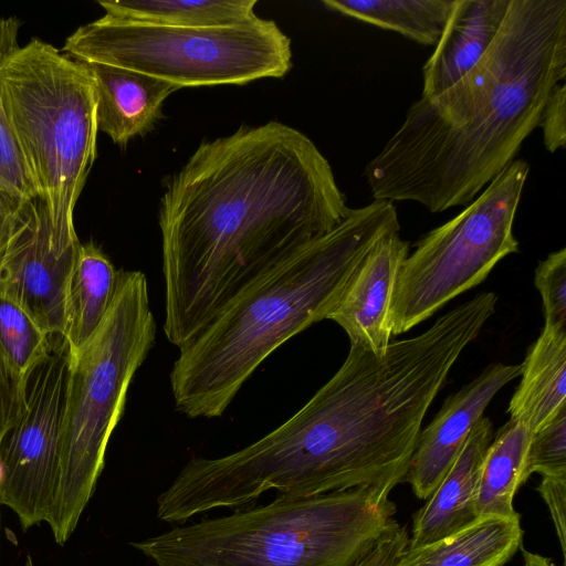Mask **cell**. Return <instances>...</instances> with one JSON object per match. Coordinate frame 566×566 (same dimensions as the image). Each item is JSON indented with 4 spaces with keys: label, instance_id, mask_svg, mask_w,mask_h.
I'll list each match as a JSON object with an SVG mask.
<instances>
[{
    "label": "cell",
    "instance_id": "obj_1",
    "mask_svg": "<svg viewBox=\"0 0 566 566\" xmlns=\"http://www.w3.org/2000/svg\"><path fill=\"white\" fill-rule=\"evenodd\" d=\"M352 208L328 160L280 122L202 142L160 198L164 332L178 348Z\"/></svg>",
    "mask_w": 566,
    "mask_h": 566
},
{
    "label": "cell",
    "instance_id": "obj_2",
    "mask_svg": "<svg viewBox=\"0 0 566 566\" xmlns=\"http://www.w3.org/2000/svg\"><path fill=\"white\" fill-rule=\"evenodd\" d=\"M566 76V0H511L482 59L444 92L420 97L366 165L374 200L432 213L468 206L515 158Z\"/></svg>",
    "mask_w": 566,
    "mask_h": 566
},
{
    "label": "cell",
    "instance_id": "obj_3",
    "mask_svg": "<svg viewBox=\"0 0 566 566\" xmlns=\"http://www.w3.org/2000/svg\"><path fill=\"white\" fill-rule=\"evenodd\" d=\"M399 230L394 203L374 200L263 274L179 348L170 373L176 409L222 416L275 349L328 317L364 256Z\"/></svg>",
    "mask_w": 566,
    "mask_h": 566
},
{
    "label": "cell",
    "instance_id": "obj_4",
    "mask_svg": "<svg viewBox=\"0 0 566 566\" xmlns=\"http://www.w3.org/2000/svg\"><path fill=\"white\" fill-rule=\"evenodd\" d=\"M389 494L279 495L129 544L156 566H354L396 522Z\"/></svg>",
    "mask_w": 566,
    "mask_h": 566
},
{
    "label": "cell",
    "instance_id": "obj_5",
    "mask_svg": "<svg viewBox=\"0 0 566 566\" xmlns=\"http://www.w3.org/2000/svg\"><path fill=\"white\" fill-rule=\"evenodd\" d=\"M0 93L53 234L78 243L74 208L97 155L91 73L33 38L0 64Z\"/></svg>",
    "mask_w": 566,
    "mask_h": 566
},
{
    "label": "cell",
    "instance_id": "obj_6",
    "mask_svg": "<svg viewBox=\"0 0 566 566\" xmlns=\"http://www.w3.org/2000/svg\"><path fill=\"white\" fill-rule=\"evenodd\" d=\"M155 339L146 275L119 271L108 312L76 357L69 360L60 482L46 522L59 545L73 534L92 497L128 388Z\"/></svg>",
    "mask_w": 566,
    "mask_h": 566
},
{
    "label": "cell",
    "instance_id": "obj_7",
    "mask_svg": "<svg viewBox=\"0 0 566 566\" xmlns=\"http://www.w3.org/2000/svg\"><path fill=\"white\" fill-rule=\"evenodd\" d=\"M84 63L139 72L182 87L242 85L282 77L292 66L291 39L269 19L182 28L103 15L78 27L61 50Z\"/></svg>",
    "mask_w": 566,
    "mask_h": 566
},
{
    "label": "cell",
    "instance_id": "obj_8",
    "mask_svg": "<svg viewBox=\"0 0 566 566\" xmlns=\"http://www.w3.org/2000/svg\"><path fill=\"white\" fill-rule=\"evenodd\" d=\"M530 165L513 160L467 208L432 229L403 260L389 321L400 335L483 282L503 258L518 252L513 223Z\"/></svg>",
    "mask_w": 566,
    "mask_h": 566
},
{
    "label": "cell",
    "instance_id": "obj_9",
    "mask_svg": "<svg viewBox=\"0 0 566 566\" xmlns=\"http://www.w3.org/2000/svg\"><path fill=\"white\" fill-rule=\"evenodd\" d=\"M70 363L62 336L29 375L20 418L0 442V504L23 530L48 522L57 493Z\"/></svg>",
    "mask_w": 566,
    "mask_h": 566
},
{
    "label": "cell",
    "instance_id": "obj_10",
    "mask_svg": "<svg viewBox=\"0 0 566 566\" xmlns=\"http://www.w3.org/2000/svg\"><path fill=\"white\" fill-rule=\"evenodd\" d=\"M80 245L53 234L46 209L35 198L0 262V293L24 307L50 336L64 333L65 292Z\"/></svg>",
    "mask_w": 566,
    "mask_h": 566
},
{
    "label": "cell",
    "instance_id": "obj_11",
    "mask_svg": "<svg viewBox=\"0 0 566 566\" xmlns=\"http://www.w3.org/2000/svg\"><path fill=\"white\" fill-rule=\"evenodd\" d=\"M522 364H491L472 381L446 398L433 420L419 432L405 481L427 500L458 458L471 429L492 398L521 375Z\"/></svg>",
    "mask_w": 566,
    "mask_h": 566
},
{
    "label": "cell",
    "instance_id": "obj_12",
    "mask_svg": "<svg viewBox=\"0 0 566 566\" xmlns=\"http://www.w3.org/2000/svg\"><path fill=\"white\" fill-rule=\"evenodd\" d=\"M409 244L399 232L379 239L350 275L327 319L348 335L350 346L382 355L391 343L390 303Z\"/></svg>",
    "mask_w": 566,
    "mask_h": 566
},
{
    "label": "cell",
    "instance_id": "obj_13",
    "mask_svg": "<svg viewBox=\"0 0 566 566\" xmlns=\"http://www.w3.org/2000/svg\"><path fill=\"white\" fill-rule=\"evenodd\" d=\"M491 441L492 422L482 416L471 429L446 476L415 514L408 548L437 542L480 518L479 484Z\"/></svg>",
    "mask_w": 566,
    "mask_h": 566
},
{
    "label": "cell",
    "instance_id": "obj_14",
    "mask_svg": "<svg viewBox=\"0 0 566 566\" xmlns=\"http://www.w3.org/2000/svg\"><path fill=\"white\" fill-rule=\"evenodd\" d=\"M511 0H454L433 53L422 66L421 97L436 96L463 77L494 41Z\"/></svg>",
    "mask_w": 566,
    "mask_h": 566
},
{
    "label": "cell",
    "instance_id": "obj_15",
    "mask_svg": "<svg viewBox=\"0 0 566 566\" xmlns=\"http://www.w3.org/2000/svg\"><path fill=\"white\" fill-rule=\"evenodd\" d=\"M82 63L95 85L97 129L119 146L153 129L166 98L181 88L139 72Z\"/></svg>",
    "mask_w": 566,
    "mask_h": 566
},
{
    "label": "cell",
    "instance_id": "obj_16",
    "mask_svg": "<svg viewBox=\"0 0 566 566\" xmlns=\"http://www.w3.org/2000/svg\"><path fill=\"white\" fill-rule=\"evenodd\" d=\"M521 376L507 411L534 432L566 405V328L544 326L527 349Z\"/></svg>",
    "mask_w": 566,
    "mask_h": 566
},
{
    "label": "cell",
    "instance_id": "obj_17",
    "mask_svg": "<svg viewBox=\"0 0 566 566\" xmlns=\"http://www.w3.org/2000/svg\"><path fill=\"white\" fill-rule=\"evenodd\" d=\"M522 539L520 517H480L437 542L407 547L394 566H505Z\"/></svg>",
    "mask_w": 566,
    "mask_h": 566
},
{
    "label": "cell",
    "instance_id": "obj_18",
    "mask_svg": "<svg viewBox=\"0 0 566 566\" xmlns=\"http://www.w3.org/2000/svg\"><path fill=\"white\" fill-rule=\"evenodd\" d=\"M117 271L94 242L80 245L65 292V327L69 360L76 357L108 312L115 296Z\"/></svg>",
    "mask_w": 566,
    "mask_h": 566
},
{
    "label": "cell",
    "instance_id": "obj_19",
    "mask_svg": "<svg viewBox=\"0 0 566 566\" xmlns=\"http://www.w3.org/2000/svg\"><path fill=\"white\" fill-rule=\"evenodd\" d=\"M533 432L515 419L502 426L491 441L481 470L479 517H520L514 495L524 483L526 453Z\"/></svg>",
    "mask_w": 566,
    "mask_h": 566
},
{
    "label": "cell",
    "instance_id": "obj_20",
    "mask_svg": "<svg viewBox=\"0 0 566 566\" xmlns=\"http://www.w3.org/2000/svg\"><path fill=\"white\" fill-rule=\"evenodd\" d=\"M111 18L153 24L205 28L249 22L256 0H103Z\"/></svg>",
    "mask_w": 566,
    "mask_h": 566
},
{
    "label": "cell",
    "instance_id": "obj_21",
    "mask_svg": "<svg viewBox=\"0 0 566 566\" xmlns=\"http://www.w3.org/2000/svg\"><path fill=\"white\" fill-rule=\"evenodd\" d=\"M454 0H323L332 11L395 31L421 44L436 45Z\"/></svg>",
    "mask_w": 566,
    "mask_h": 566
},
{
    "label": "cell",
    "instance_id": "obj_22",
    "mask_svg": "<svg viewBox=\"0 0 566 566\" xmlns=\"http://www.w3.org/2000/svg\"><path fill=\"white\" fill-rule=\"evenodd\" d=\"M0 347L11 366L24 379L48 357L52 347V336L24 307L1 293Z\"/></svg>",
    "mask_w": 566,
    "mask_h": 566
},
{
    "label": "cell",
    "instance_id": "obj_23",
    "mask_svg": "<svg viewBox=\"0 0 566 566\" xmlns=\"http://www.w3.org/2000/svg\"><path fill=\"white\" fill-rule=\"evenodd\" d=\"M533 473L542 476L566 475V405L532 434L523 481Z\"/></svg>",
    "mask_w": 566,
    "mask_h": 566
},
{
    "label": "cell",
    "instance_id": "obj_24",
    "mask_svg": "<svg viewBox=\"0 0 566 566\" xmlns=\"http://www.w3.org/2000/svg\"><path fill=\"white\" fill-rule=\"evenodd\" d=\"M0 190L21 202L38 198L22 150L7 117L0 93Z\"/></svg>",
    "mask_w": 566,
    "mask_h": 566
},
{
    "label": "cell",
    "instance_id": "obj_25",
    "mask_svg": "<svg viewBox=\"0 0 566 566\" xmlns=\"http://www.w3.org/2000/svg\"><path fill=\"white\" fill-rule=\"evenodd\" d=\"M535 286L544 307L545 325L566 328V249L552 252L535 270Z\"/></svg>",
    "mask_w": 566,
    "mask_h": 566
},
{
    "label": "cell",
    "instance_id": "obj_26",
    "mask_svg": "<svg viewBox=\"0 0 566 566\" xmlns=\"http://www.w3.org/2000/svg\"><path fill=\"white\" fill-rule=\"evenodd\" d=\"M25 382L0 347V442L23 411Z\"/></svg>",
    "mask_w": 566,
    "mask_h": 566
},
{
    "label": "cell",
    "instance_id": "obj_27",
    "mask_svg": "<svg viewBox=\"0 0 566 566\" xmlns=\"http://www.w3.org/2000/svg\"><path fill=\"white\" fill-rule=\"evenodd\" d=\"M538 127L543 132L546 149L554 153L566 144V85L565 81L552 90L541 114Z\"/></svg>",
    "mask_w": 566,
    "mask_h": 566
},
{
    "label": "cell",
    "instance_id": "obj_28",
    "mask_svg": "<svg viewBox=\"0 0 566 566\" xmlns=\"http://www.w3.org/2000/svg\"><path fill=\"white\" fill-rule=\"evenodd\" d=\"M408 542L407 528L396 521L354 566H394L400 554L407 548Z\"/></svg>",
    "mask_w": 566,
    "mask_h": 566
},
{
    "label": "cell",
    "instance_id": "obj_29",
    "mask_svg": "<svg viewBox=\"0 0 566 566\" xmlns=\"http://www.w3.org/2000/svg\"><path fill=\"white\" fill-rule=\"evenodd\" d=\"M548 506L562 552L566 553V475L542 476L537 488Z\"/></svg>",
    "mask_w": 566,
    "mask_h": 566
},
{
    "label": "cell",
    "instance_id": "obj_30",
    "mask_svg": "<svg viewBox=\"0 0 566 566\" xmlns=\"http://www.w3.org/2000/svg\"><path fill=\"white\" fill-rule=\"evenodd\" d=\"M30 202H21L0 190V262L9 244L25 222Z\"/></svg>",
    "mask_w": 566,
    "mask_h": 566
},
{
    "label": "cell",
    "instance_id": "obj_31",
    "mask_svg": "<svg viewBox=\"0 0 566 566\" xmlns=\"http://www.w3.org/2000/svg\"><path fill=\"white\" fill-rule=\"evenodd\" d=\"M21 22L14 17L0 18V64L19 48Z\"/></svg>",
    "mask_w": 566,
    "mask_h": 566
}]
</instances>
